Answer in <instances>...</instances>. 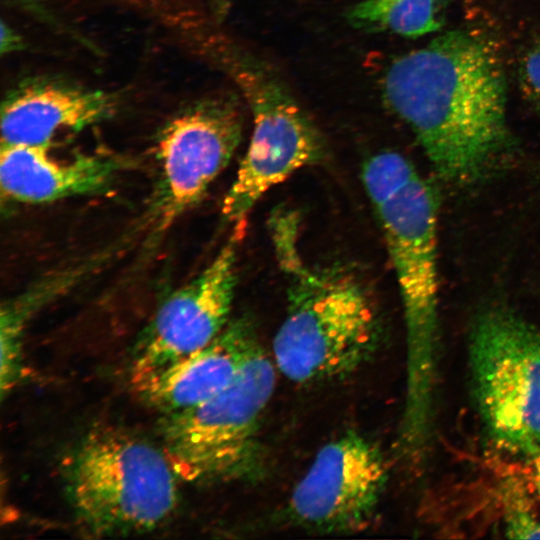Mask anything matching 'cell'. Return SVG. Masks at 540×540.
<instances>
[{
    "label": "cell",
    "mask_w": 540,
    "mask_h": 540,
    "mask_svg": "<svg viewBox=\"0 0 540 540\" xmlns=\"http://www.w3.org/2000/svg\"><path fill=\"white\" fill-rule=\"evenodd\" d=\"M383 93L450 183L481 179L508 146L502 62L495 44L478 32L447 31L401 56L385 74Z\"/></svg>",
    "instance_id": "6da1fadb"
},
{
    "label": "cell",
    "mask_w": 540,
    "mask_h": 540,
    "mask_svg": "<svg viewBox=\"0 0 540 540\" xmlns=\"http://www.w3.org/2000/svg\"><path fill=\"white\" fill-rule=\"evenodd\" d=\"M273 225L281 268L288 276L287 309L272 344L274 363L289 380L341 379L366 364L381 340V323L367 287L351 270L312 268L296 246L295 220Z\"/></svg>",
    "instance_id": "7a4b0ae2"
},
{
    "label": "cell",
    "mask_w": 540,
    "mask_h": 540,
    "mask_svg": "<svg viewBox=\"0 0 540 540\" xmlns=\"http://www.w3.org/2000/svg\"><path fill=\"white\" fill-rule=\"evenodd\" d=\"M383 232L401 296L406 332V394L400 445L426 448L431 436L437 376V196L420 174L371 203Z\"/></svg>",
    "instance_id": "3957f363"
},
{
    "label": "cell",
    "mask_w": 540,
    "mask_h": 540,
    "mask_svg": "<svg viewBox=\"0 0 540 540\" xmlns=\"http://www.w3.org/2000/svg\"><path fill=\"white\" fill-rule=\"evenodd\" d=\"M177 478L163 449L113 426L88 431L65 465L75 520L95 537L143 533L167 521L178 504Z\"/></svg>",
    "instance_id": "277c9868"
},
{
    "label": "cell",
    "mask_w": 540,
    "mask_h": 540,
    "mask_svg": "<svg viewBox=\"0 0 540 540\" xmlns=\"http://www.w3.org/2000/svg\"><path fill=\"white\" fill-rule=\"evenodd\" d=\"M275 368L257 337L234 380L201 404L163 415V451L188 482L254 481L264 473L260 426Z\"/></svg>",
    "instance_id": "5b68a950"
},
{
    "label": "cell",
    "mask_w": 540,
    "mask_h": 540,
    "mask_svg": "<svg viewBox=\"0 0 540 540\" xmlns=\"http://www.w3.org/2000/svg\"><path fill=\"white\" fill-rule=\"evenodd\" d=\"M225 54V67L253 120L248 149L221 207L233 235L242 239L255 204L297 170L320 162L326 148L316 125L267 63L238 47Z\"/></svg>",
    "instance_id": "8992f818"
},
{
    "label": "cell",
    "mask_w": 540,
    "mask_h": 540,
    "mask_svg": "<svg viewBox=\"0 0 540 540\" xmlns=\"http://www.w3.org/2000/svg\"><path fill=\"white\" fill-rule=\"evenodd\" d=\"M469 359L490 440L530 459L540 448V330L511 310L489 309L472 326Z\"/></svg>",
    "instance_id": "52a82bcc"
},
{
    "label": "cell",
    "mask_w": 540,
    "mask_h": 540,
    "mask_svg": "<svg viewBox=\"0 0 540 540\" xmlns=\"http://www.w3.org/2000/svg\"><path fill=\"white\" fill-rule=\"evenodd\" d=\"M238 98L221 94L185 108L162 128L156 143L159 179L152 223L162 233L205 196L239 146Z\"/></svg>",
    "instance_id": "ba28073f"
},
{
    "label": "cell",
    "mask_w": 540,
    "mask_h": 540,
    "mask_svg": "<svg viewBox=\"0 0 540 540\" xmlns=\"http://www.w3.org/2000/svg\"><path fill=\"white\" fill-rule=\"evenodd\" d=\"M381 449L348 431L326 443L293 488L286 506L296 526L324 533H353L369 526L387 484Z\"/></svg>",
    "instance_id": "9c48e42d"
},
{
    "label": "cell",
    "mask_w": 540,
    "mask_h": 540,
    "mask_svg": "<svg viewBox=\"0 0 540 540\" xmlns=\"http://www.w3.org/2000/svg\"><path fill=\"white\" fill-rule=\"evenodd\" d=\"M239 241L232 235L196 277L157 308L134 348L132 385L205 347L231 320Z\"/></svg>",
    "instance_id": "30bf717a"
},
{
    "label": "cell",
    "mask_w": 540,
    "mask_h": 540,
    "mask_svg": "<svg viewBox=\"0 0 540 540\" xmlns=\"http://www.w3.org/2000/svg\"><path fill=\"white\" fill-rule=\"evenodd\" d=\"M49 145L2 144V197L24 204L104 194L124 169L126 161L101 154H78L58 159Z\"/></svg>",
    "instance_id": "8fae6325"
},
{
    "label": "cell",
    "mask_w": 540,
    "mask_h": 540,
    "mask_svg": "<svg viewBox=\"0 0 540 540\" xmlns=\"http://www.w3.org/2000/svg\"><path fill=\"white\" fill-rule=\"evenodd\" d=\"M115 110L105 91L53 80L21 84L1 104V143L50 146L58 134L78 132Z\"/></svg>",
    "instance_id": "7c38bea8"
},
{
    "label": "cell",
    "mask_w": 540,
    "mask_h": 540,
    "mask_svg": "<svg viewBox=\"0 0 540 540\" xmlns=\"http://www.w3.org/2000/svg\"><path fill=\"white\" fill-rule=\"evenodd\" d=\"M257 337L247 317L230 320L208 345L133 387L147 405L163 415L197 406L234 380Z\"/></svg>",
    "instance_id": "4fadbf2b"
},
{
    "label": "cell",
    "mask_w": 540,
    "mask_h": 540,
    "mask_svg": "<svg viewBox=\"0 0 540 540\" xmlns=\"http://www.w3.org/2000/svg\"><path fill=\"white\" fill-rule=\"evenodd\" d=\"M105 260L95 256L49 273L9 298L0 307V389L9 393L23 377V339L25 330L40 309L68 291Z\"/></svg>",
    "instance_id": "5bb4252c"
},
{
    "label": "cell",
    "mask_w": 540,
    "mask_h": 540,
    "mask_svg": "<svg viewBox=\"0 0 540 540\" xmlns=\"http://www.w3.org/2000/svg\"><path fill=\"white\" fill-rule=\"evenodd\" d=\"M452 0H362L347 19L360 28L384 30L406 37L437 31Z\"/></svg>",
    "instance_id": "9a60e30c"
},
{
    "label": "cell",
    "mask_w": 540,
    "mask_h": 540,
    "mask_svg": "<svg viewBox=\"0 0 540 540\" xmlns=\"http://www.w3.org/2000/svg\"><path fill=\"white\" fill-rule=\"evenodd\" d=\"M418 174L406 157L392 151L377 153L362 166V182L371 203L392 196Z\"/></svg>",
    "instance_id": "2e32d148"
},
{
    "label": "cell",
    "mask_w": 540,
    "mask_h": 540,
    "mask_svg": "<svg viewBox=\"0 0 540 540\" xmlns=\"http://www.w3.org/2000/svg\"><path fill=\"white\" fill-rule=\"evenodd\" d=\"M505 514V532L509 537L540 538V520L520 497L513 496Z\"/></svg>",
    "instance_id": "e0dca14e"
},
{
    "label": "cell",
    "mask_w": 540,
    "mask_h": 540,
    "mask_svg": "<svg viewBox=\"0 0 540 540\" xmlns=\"http://www.w3.org/2000/svg\"><path fill=\"white\" fill-rule=\"evenodd\" d=\"M524 73L530 89L540 101V47L527 56Z\"/></svg>",
    "instance_id": "ac0fdd59"
},
{
    "label": "cell",
    "mask_w": 540,
    "mask_h": 540,
    "mask_svg": "<svg viewBox=\"0 0 540 540\" xmlns=\"http://www.w3.org/2000/svg\"><path fill=\"white\" fill-rule=\"evenodd\" d=\"M1 54H10L25 47L23 37L4 20L1 21Z\"/></svg>",
    "instance_id": "d6986e66"
},
{
    "label": "cell",
    "mask_w": 540,
    "mask_h": 540,
    "mask_svg": "<svg viewBox=\"0 0 540 540\" xmlns=\"http://www.w3.org/2000/svg\"><path fill=\"white\" fill-rule=\"evenodd\" d=\"M529 460L531 461V481L540 500V448Z\"/></svg>",
    "instance_id": "ffe728a7"
},
{
    "label": "cell",
    "mask_w": 540,
    "mask_h": 540,
    "mask_svg": "<svg viewBox=\"0 0 540 540\" xmlns=\"http://www.w3.org/2000/svg\"><path fill=\"white\" fill-rule=\"evenodd\" d=\"M208 1H209V6L213 14L218 19L221 20L228 12L229 0H208Z\"/></svg>",
    "instance_id": "44dd1931"
}]
</instances>
